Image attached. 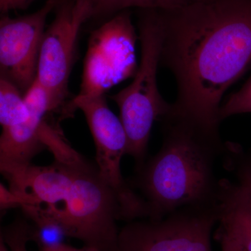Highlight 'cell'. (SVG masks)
<instances>
[{"mask_svg": "<svg viewBox=\"0 0 251 251\" xmlns=\"http://www.w3.org/2000/svg\"><path fill=\"white\" fill-rule=\"evenodd\" d=\"M35 0H0V11L3 15L11 11L26 9Z\"/></svg>", "mask_w": 251, "mask_h": 251, "instance_id": "obj_18", "label": "cell"}, {"mask_svg": "<svg viewBox=\"0 0 251 251\" xmlns=\"http://www.w3.org/2000/svg\"><path fill=\"white\" fill-rule=\"evenodd\" d=\"M160 121V151L138 170L135 186L148 206L150 219H161L188 206L219 202L215 165L225 143L219 129L172 110Z\"/></svg>", "mask_w": 251, "mask_h": 251, "instance_id": "obj_3", "label": "cell"}, {"mask_svg": "<svg viewBox=\"0 0 251 251\" xmlns=\"http://www.w3.org/2000/svg\"><path fill=\"white\" fill-rule=\"evenodd\" d=\"M23 205H36L55 220L67 237L99 251H115L122 220L116 194L97 166L80 156L54 160L50 166L29 164L6 176Z\"/></svg>", "mask_w": 251, "mask_h": 251, "instance_id": "obj_2", "label": "cell"}, {"mask_svg": "<svg viewBox=\"0 0 251 251\" xmlns=\"http://www.w3.org/2000/svg\"><path fill=\"white\" fill-rule=\"evenodd\" d=\"M59 0H48L40 9L18 18L0 20V77L12 82L23 95L37 76L46 20Z\"/></svg>", "mask_w": 251, "mask_h": 251, "instance_id": "obj_9", "label": "cell"}, {"mask_svg": "<svg viewBox=\"0 0 251 251\" xmlns=\"http://www.w3.org/2000/svg\"><path fill=\"white\" fill-rule=\"evenodd\" d=\"M80 109L93 136L100 176L113 190L121 206L122 220L133 221L148 217V204L122 176V157L127 154L128 138L120 117L109 108L104 95L78 94L69 104V115Z\"/></svg>", "mask_w": 251, "mask_h": 251, "instance_id": "obj_5", "label": "cell"}, {"mask_svg": "<svg viewBox=\"0 0 251 251\" xmlns=\"http://www.w3.org/2000/svg\"><path fill=\"white\" fill-rule=\"evenodd\" d=\"M1 251H9V250H7V249H6V248L5 247V246H1Z\"/></svg>", "mask_w": 251, "mask_h": 251, "instance_id": "obj_19", "label": "cell"}, {"mask_svg": "<svg viewBox=\"0 0 251 251\" xmlns=\"http://www.w3.org/2000/svg\"><path fill=\"white\" fill-rule=\"evenodd\" d=\"M251 113V77L241 90L229 97L221 105L219 112L221 122L233 115Z\"/></svg>", "mask_w": 251, "mask_h": 251, "instance_id": "obj_16", "label": "cell"}, {"mask_svg": "<svg viewBox=\"0 0 251 251\" xmlns=\"http://www.w3.org/2000/svg\"><path fill=\"white\" fill-rule=\"evenodd\" d=\"M29 110L24 95L12 82L0 77V124L7 129L27 120Z\"/></svg>", "mask_w": 251, "mask_h": 251, "instance_id": "obj_13", "label": "cell"}, {"mask_svg": "<svg viewBox=\"0 0 251 251\" xmlns=\"http://www.w3.org/2000/svg\"><path fill=\"white\" fill-rule=\"evenodd\" d=\"M219 227L237 238L245 250L251 251V198L236 183L220 181Z\"/></svg>", "mask_w": 251, "mask_h": 251, "instance_id": "obj_11", "label": "cell"}, {"mask_svg": "<svg viewBox=\"0 0 251 251\" xmlns=\"http://www.w3.org/2000/svg\"><path fill=\"white\" fill-rule=\"evenodd\" d=\"M220 203L181 208L161 219L130 221L119 232L115 251H212Z\"/></svg>", "mask_w": 251, "mask_h": 251, "instance_id": "obj_6", "label": "cell"}, {"mask_svg": "<svg viewBox=\"0 0 251 251\" xmlns=\"http://www.w3.org/2000/svg\"><path fill=\"white\" fill-rule=\"evenodd\" d=\"M89 3L91 18H110L130 8L168 10L179 7L193 0H85Z\"/></svg>", "mask_w": 251, "mask_h": 251, "instance_id": "obj_12", "label": "cell"}, {"mask_svg": "<svg viewBox=\"0 0 251 251\" xmlns=\"http://www.w3.org/2000/svg\"><path fill=\"white\" fill-rule=\"evenodd\" d=\"M159 11L161 64L177 87L172 109L219 128L223 96L251 64V0H193Z\"/></svg>", "mask_w": 251, "mask_h": 251, "instance_id": "obj_1", "label": "cell"}, {"mask_svg": "<svg viewBox=\"0 0 251 251\" xmlns=\"http://www.w3.org/2000/svg\"><path fill=\"white\" fill-rule=\"evenodd\" d=\"M54 11L43 38L36 80L47 93L52 112L61 110L65 117L77 37L82 25L91 19V10L85 0H59Z\"/></svg>", "mask_w": 251, "mask_h": 251, "instance_id": "obj_7", "label": "cell"}, {"mask_svg": "<svg viewBox=\"0 0 251 251\" xmlns=\"http://www.w3.org/2000/svg\"><path fill=\"white\" fill-rule=\"evenodd\" d=\"M138 25L140 65L132 83L110 97L120 109V118L128 138L127 154L134 158L137 170L145 163L153 122L160 121L172 106L162 97L157 85L163 44L159 10L141 9Z\"/></svg>", "mask_w": 251, "mask_h": 251, "instance_id": "obj_4", "label": "cell"}, {"mask_svg": "<svg viewBox=\"0 0 251 251\" xmlns=\"http://www.w3.org/2000/svg\"><path fill=\"white\" fill-rule=\"evenodd\" d=\"M225 168L233 174L236 184L251 198V151H245L240 145L225 143L222 154Z\"/></svg>", "mask_w": 251, "mask_h": 251, "instance_id": "obj_14", "label": "cell"}, {"mask_svg": "<svg viewBox=\"0 0 251 251\" xmlns=\"http://www.w3.org/2000/svg\"><path fill=\"white\" fill-rule=\"evenodd\" d=\"M24 97L29 110L27 120L2 129L0 138V169L5 177L29 166L31 159L46 148L39 130L47 115L52 112L49 97L36 80Z\"/></svg>", "mask_w": 251, "mask_h": 251, "instance_id": "obj_10", "label": "cell"}, {"mask_svg": "<svg viewBox=\"0 0 251 251\" xmlns=\"http://www.w3.org/2000/svg\"><path fill=\"white\" fill-rule=\"evenodd\" d=\"M217 234L221 251H247L237 238L228 231L219 227Z\"/></svg>", "mask_w": 251, "mask_h": 251, "instance_id": "obj_17", "label": "cell"}, {"mask_svg": "<svg viewBox=\"0 0 251 251\" xmlns=\"http://www.w3.org/2000/svg\"><path fill=\"white\" fill-rule=\"evenodd\" d=\"M128 10L122 11L91 34L84 62L81 95H104L138 70L137 36Z\"/></svg>", "mask_w": 251, "mask_h": 251, "instance_id": "obj_8", "label": "cell"}, {"mask_svg": "<svg viewBox=\"0 0 251 251\" xmlns=\"http://www.w3.org/2000/svg\"><path fill=\"white\" fill-rule=\"evenodd\" d=\"M4 242L7 244L10 251H27L26 244L30 241L29 232L26 227L21 225H14L6 231L4 234ZM39 251H99L87 246L77 249L64 243L39 248Z\"/></svg>", "mask_w": 251, "mask_h": 251, "instance_id": "obj_15", "label": "cell"}]
</instances>
